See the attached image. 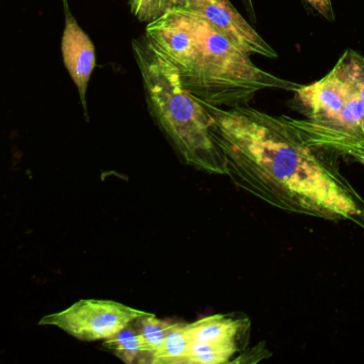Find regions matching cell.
I'll list each match as a JSON object with an SVG mask.
<instances>
[{
	"label": "cell",
	"mask_w": 364,
	"mask_h": 364,
	"mask_svg": "<svg viewBox=\"0 0 364 364\" xmlns=\"http://www.w3.org/2000/svg\"><path fill=\"white\" fill-rule=\"evenodd\" d=\"M201 103L225 155V176L236 186L283 212L349 221L364 230V198L332 154L309 144L285 116L249 105Z\"/></svg>",
	"instance_id": "obj_1"
},
{
	"label": "cell",
	"mask_w": 364,
	"mask_h": 364,
	"mask_svg": "<svg viewBox=\"0 0 364 364\" xmlns=\"http://www.w3.org/2000/svg\"><path fill=\"white\" fill-rule=\"evenodd\" d=\"M186 323H174L161 348L153 355L152 364H185L191 346Z\"/></svg>",
	"instance_id": "obj_12"
},
{
	"label": "cell",
	"mask_w": 364,
	"mask_h": 364,
	"mask_svg": "<svg viewBox=\"0 0 364 364\" xmlns=\"http://www.w3.org/2000/svg\"><path fill=\"white\" fill-rule=\"evenodd\" d=\"M304 140L336 156L364 151V57L355 50H350V87L342 110L331 124Z\"/></svg>",
	"instance_id": "obj_5"
},
{
	"label": "cell",
	"mask_w": 364,
	"mask_h": 364,
	"mask_svg": "<svg viewBox=\"0 0 364 364\" xmlns=\"http://www.w3.org/2000/svg\"><path fill=\"white\" fill-rule=\"evenodd\" d=\"M245 347L234 343H208L191 341L185 364L231 363L232 358Z\"/></svg>",
	"instance_id": "obj_11"
},
{
	"label": "cell",
	"mask_w": 364,
	"mask_h": 364,
	"mask_svg": "<svg viewBox=\"0 0 364 364\" xmlns=\"http://www.w3.org/2000/svg\"><path fill=\"white\" fill-rule=\"evenodd\" d=\"M149 112L178 156L208 173L227 174V161L213 137L203 104L187 90L178 70L146 37L132 42Z\"/></svg>",
	"instance_id": "obj_2"
},
{
	"label": "cell",
	"mask_w": 364,
	"mask_h": 364,
	"mask_svg": "<svg viewBox=\"0 0 364 364\" xmlns=\"http://www.w3.org/2000/svg\"><path fill=\"white\" fill-rule=\"evenodd\" d=\"M144 37L181 77L191 73L199 54V40L184 9L171 10L146 24Z\"/></svg>",
	"instance_id": "obj_6"
},
{
	"label": "cell",
	"mask_w": 364,
	"mask_h": 364,
	"mask_svg": "<svg viewBox=\"0 0 364 364\" xmlns=\"http://www.w3.org/2000/svg\"><path fill=\"white\" fill-rule=\"evenodd\" d=\"M187 9L199 14L247 54L270 59L278 57L276 50L240 16L230 0H200Z\"/></svg>",
	"instance_id": "obj_7"
},
{
	"label": "cell",
	"mask_w": 364,
	"mask_h": 364,
	"mask_svg": "<svg viewBox=\"0 0 364 364\" xmlns=\"http://www.w3.org/2000/svg\"><path fill=\"white\" fill-rule=\"evenodd\" d=\"M65 24L61 40L63 63L80 93V102L88 119L87 90L89 80L97 63V55L93 42L82 31L69 7V0H63Z\"/></svg>",
	"instance_id": "obj_8"
},
{
	"label": "cell",
	"mask_w": 364,
	"mask_h": 364,
	"mask_svg": "<svg viewBox=\"0 0 364 364\" xmlns=\"http://www.w3.org/2000/svg\"><path fill=\"white\" fill-rule=\"evenodd\" d=\"M242 4H244L245 8H246L247 12H248L249 16L255 21V7H253L252 0H242Z\"/></svg>",
	"instance_id": "obj_16"
},
{
	"label": "cell",
	"mask_w": 364,
	"mask_h": 364,
	"mask_svg": "<svg viewBox=\"0 0 364 364\" xmlns=\"http://www.w3.org/2000/svg\"><path fill=\"white\" fill-rule=\"evenodd\" d=\"M184 11L199 40V54L191 73L180 77L196 99L217 107H236L248 105L257 93L267 89L296 92L301 86L259 69L251 55L208 21L191 10Z\"/></svg>",
	"instance_id": "obj_3"
},
{
	"label": "cell",
	"mask_w": 364,
	"mask_h": 364,
	"mask_svg": "<svg viewBox=\"0 0 364 364\" xmlns=\"http://www.w3.org/2000/svg\"><path fill=\"white\" fill-rule=\"evenodd\" d=\"M132 14L139 22L149 23L159 20L171 10L178 9V0H127Z\"/></svg>",
	"instance_id": "obj_14"
},
{
	"label": "cell",
	"mask_w": 364,
	"mask_h": 364,
	"mask_svg": "<svg viewBox=\"0 0 364 364\" xmlns=\"http://www.w3.org/2000/svg\"><path fill=\"white\" fill-rule=\"evenodd\" d=\"M250 319L242 314H215L186 323L191 341L234 343L246 348L250 336Z\"/></svg>",
	"instance_id": "obj_9"
},
{
	"label": "cell",
	"mask_w": 364,
	"mask_h": 364,
	"mask_svg": "<svg viewBox=\"0 0 364 364\" xmlns=\"http://www.w3.org/2000/svg\"><path fill=\"white\" fill-rule=\"evenodd\" d=\"M349 157H351L353 161H355L357 163L361 164V165L364 166V151H355V152H353L349 155Z\"/></svg>",
	"instance_id": "obj_17"
},
{
	"label": "cell",
	"mask_w": 364,
	"mask_h": 364,
	"mask_svg": "<svg viewBox=\"0 0 364 364\" xmlns=\"http://www.w3.org/2000/svg\"><path fill=\"white\" fill-rule=\"evenodd\" d=\"M304 1L309 4L313 9L316 10L323 18L330 22H334L336 16H334L331 0H304Z\"/></svg>",
	"instance_id": "obj_15"
},
{
	"label": "cell",
	"mask_w": 364,
	"mask_h": 364,
	"mask_svg": "<svg viewBox=\"0 0 364 364\" xmlns=\"http://www.w3.org/2000/svg\"><path fill=\"white\" fill-rule=\"evenodd\" d=\"M199 1L200 0H178V8L187 9V8L191 7L193 5H196V4L199 3Z\"/></svg>",
	"instance_id": "obj_18"
},
{
	"label": "cell",
	"mask_w": 364,
	"mask_h": 364,
	"mask_svg": "<svg viewBox=\"0 0 364 364\" xmlns=\"http://www.w3.org/2000/svg\"><path fill=\"white\" fill-rule=\"evenodd\" d=\"M103 346L127 363H150L135 321L116 336L105 340Z\"/></svg>",
	"instance_id": "obj_10"
},
{
	"label": "cell",
	"mask_w": 364,
	"mask_h": 364,
	"mask_svg": "<svg viewBox=\"0 0 364 364\" xmlns=\"http://www.w3.org/2000/svg\"><path fill=\"white\" fill-rule=\"evenodd\" d=\"M135 321L150 359V363H152L153 355L163 346L173 323L157 318L152 313L139 317Z\"/></svg>",
	"instance_id": "obj_13"
},
{
	"label": "cell",
	"mask_w": 364,
	"mask_h": 364,
	"mask_svg": "<svg viewBox=\"0 0 364 364\" xmlns=\"http://www.w3.org/2000/svg\"><path fill=\"white\" fill-rule=\"evenodd\" d=\"M150 313L112 300L82 299L61 312L46 315L39 325L55 326L86 342L108 340Z\"/></svg>",
	"instance_id": "obj_4"
}]
</instances>
